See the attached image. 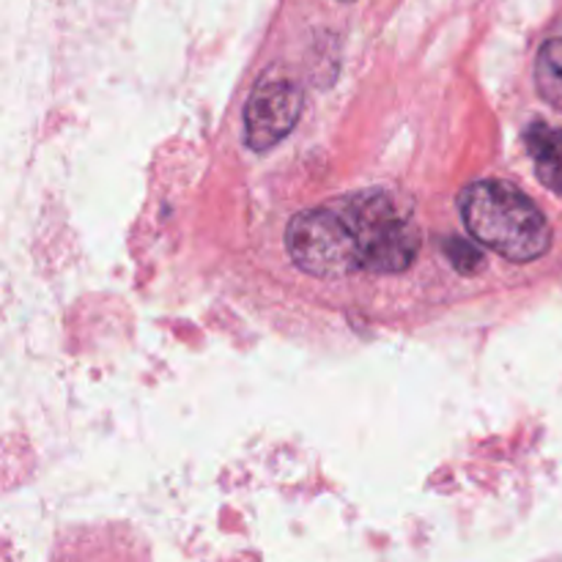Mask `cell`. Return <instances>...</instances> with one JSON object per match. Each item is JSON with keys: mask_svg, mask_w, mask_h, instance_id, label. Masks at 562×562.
<instances>
[{"mask_svg": "<svg viewBox=\"0 0 562 562\" xmlns=\"http://www.w3.org/2000/svg\"><path fill=\"white\" fill-rule=\"evenodd\" d=\"M461 217L477 245L514 263H530L552 245L541 209L508 181H475L459 195Z\"/></svg>", "mask_w": 562, "mask_h": 562, "instance_id": "1", "label": "cell"}, {"mask_svg": "<svg viewBox=\"0 0 562 562\" xmlns=\"http://www.w3.org/2000/svg\"><path fill=\"white\" fill-rule=\"evenodd\" d=\"M355 234L366 272L395 274L412 267L420 250V231L387 192H357L340 206Z\"/></svg>", "mask_w": 562, "mask_h": 562, "instance_id": "2", "label": "cell"}, {"mask_svg": "<svg viewBox=\"0 0 562 562\" xmlns=\"http://www.w3.org/2000/svg\"><path fill=\"white\" fill-rule=\"evenodd\" d=\"M285 247L291 261L313 278L338 280L362 269L355 234L340 209H307L296 214L285 228Z\"/></svg>", "mask_w": 562, "mask_h": 562, "instance_id": "3", "label": "cell"}, {"mask_svg": "<svg viewBox=\"0 0 562 562\" xmlns=\"http://www.w3.org/2000/svg\"><path fill=\"white\" fill-rule=\"evenodd\" d=\"M305 93L294 80L267 77L252 88L245 108V143L252 151H269L278 146L300 121Z\"/></svg>", "mask_w": 562, "mask_h": 562, "instance_id": "4", "label": "cell"}, {"mask_svg": "<svg viewBox=\"0 0 562 562\" xmlns=\"http://www.w3.org/2000/svg\"><path fill=\"white\" fill-rule=\"evenodd\" d=\"M525 143L538 179L562 198V130L538 121L525 132Z\"/></svg>", "mask_w": 562, "mask_h": 562, "instance_id": "5", "label": "cell"}, {"mask_svg": "<svg viewBox=\"0 0 562 562\" xmlns=\"http://www.w3.org/2000/svg\"><path fill=\"white\" fill-rule=\"evenodd\" d=\"M536 82L541 97L562 113V36L549 38L538 53Z\"/></svg>", "mask_w": 562, "mask_h": 562, "instance_id": "6", "label": "cell"}, {"mask_svg": "<svg viewBox=\"0 0 562 562\" xmlns=\"http://www.w3.org/2000/svg\"><path fill=\"white\" fill-rule=\"evenodd\" d=\"M450 258H453V267L459 269L461 267V258H467V272H477V269H481V252L475 250V247H467L464 241H453V245H450Z\"/></svg>", "mask_w": 562, "mask_h": 562, "instance_id": "7", "label": "cell"}]
</instances>
